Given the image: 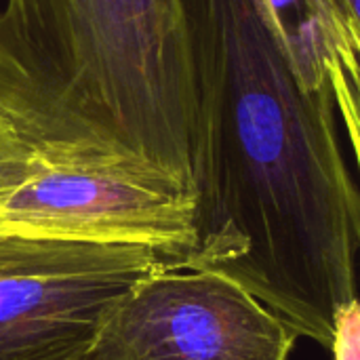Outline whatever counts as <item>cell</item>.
<instances>
[{"mask_svg": "<svg viewBox=\"0 0 360 360\" xmlns=\"http://www.w3.org/2000/svg\"><path fill=\"white\" fill-rule=\"evenodd\" d=\"M302 82L308 89L329 84V57L340 38L342 19L329 0H262Z\"/></svg>", "mask_w": 360, "mask_h": 360, "instance_id": "obj_6", "label": "cell"}, {"mask_svg": "<svg viewBox=\"0 0 360 360\" xmlns=\"http://www.w3.org/2000/svg\"><path fill=\"white\" fill-rule=\"evenodd\" d=\"M329 82L360 173V38L344 21L329 57Z\"/></svg>", "mask_w": 360, "mask_h": 360, "instance_id": "obj_7", "label": "cell"}, {"mask_svg": "<svg viewBox=\"0 0 360 360\" xmlns=\"http://www.w3.org/2000/svg\"><path fill=\"white\" fill-rule=\"evenodd\" d=\"M32 141L21 135L8 114L0 108V207L27 171Z\"/></svg>", "mask_w": 360, "mask_h": 360, "instance_id": "obj_8", "label": "cell"}, {"mask_svg": "<svg viewBox=\"0 0 360 360\" xmlns=\"http://www.w3.org/2000/svg\"><path fill=\"white\" fill-rule=\"evenodd\" d=\"M329 350L333 360H360V297L338 312Z\"/></svg>", "mask_w": 360, "mask_h": 360, "instance_id": "obj_9", "label": "cell"}, {"mask_svg": "<svg viewBox=\"0 0 360 360\" xmlns=\"http://www.w3.org/2000/svg\"><path fill=\"white\" fill-rule=\"evenodd\" d=\"M196 84L198 245L300 338L359 297L360 188L331 82L308 89L262 0H181Z\"/></svg>", "mask_w": 360, "mask_h": 360, "instance_id": "obj_1", "label": "cell"}, {"mask_svg": "<svg viewBox=\"0 0 360 360\" xmlns=\"http://www.w3.org/2000/svg\"><path fill=\"white\" fill-rule=\"evenodd\" d=\"M0 108L32 143L135 154L196 188L181 0H4Z\"/></svg>", "mask_w": 360, "mask_h": 360, "instance_id": "obj_2", "label": "cell"}, {"mask_svg": "<svg viewBox=\"0 0 360 360\" xmlns=\"http://www.w3.org/2000/svg\"><path fill=\"white\" fill-rule=\"evenodd\" d=\"M340 19L360 38V0H329Z\"/></svg>", "mask_w": 360, "mask_h": 360, "instance_id": "obj_10", "label": "cell"}, {"mask_svg": "<svg viewBox=\"0 0 360 360\" xmlns=\"http://www.w3.org/2000/svg\"><path fill=\"white\" fill-rule=\"evenodd\" d=\"M0 226L141 245L171 264H188L198 245V192L135 154L32 143L27 171L0 207Z\"/></svg>", "mask_w": 360, "mask_h": 360, "instance_id": "obj_3", "label": "cell"}, {"mask_svg": "<svg viewBox=\"0 0 360 360\" xmlns=\"http://www.w3.org/2000/svg\"><path fill=\"white\" fill-rule=\"evenodd\" d=\"M165 264L141 245L0 226V360H80L114 302Z\"/></svg>", "mask_w": 360, "mask_h": 360, "instance_id": "obj_4", "label": "cell"}, {"mask_svg": "<svg viewBox=\"0 0 360 360\" xmlns=\"http://www.w3.org/2000/svg\"><path fill=\"white\" fill-rule=\"evenodd\" d=\"M297 340L228 274L165 264L114 302L80 360H289Z\"/></svg>", "mask_w": 360, "mask_h": 360, "instance_id": "obj_5", "label": "cell"}]
</instances>
